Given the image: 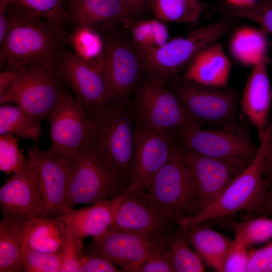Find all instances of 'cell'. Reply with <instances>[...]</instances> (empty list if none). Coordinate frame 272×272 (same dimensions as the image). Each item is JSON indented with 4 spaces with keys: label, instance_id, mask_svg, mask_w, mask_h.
<instances>
[{
    "label": "cell",
    "instance_id": "26",
    "mask_svg": "<svg viewBox=\"0 0 272 272\" xmlns=\"http://www.w3.org/2000/svg\"><path fill=\"white\" fill-rule=\"evenodd\" d=\"M28 221L15 215H3L0 224V272L24 271L22 255Z\"/></svg>",
    "mask_w": 272,
    "mask_h": 272
},
{
    "label": "cell",
    "instance_id": "14",
    "mask_svg": "<svg viewBox=\"0 0 272 272\" xmlns=\"http://www.w3.org/2000/svg\"><path fill=\"white\" fill-rule=\"evenodd\" d=\"M27 157L37 171L42 196L40 216L54 218L67 211V200L71 158L49 149L41 150L36 144L29 148Z\"/></svg>",
    "mask_w": 272,
    "mask_h": 272
},
{
    "label": "cell",
    "instance_id": "5",
    "mask_svg": "<svg viewBox=\"0 0 272 272\" xmlns=\"http://www.w3.org/2000/svg\"><path fill=\"white\" fill-rule=\"evenodd\" d=\"M131 181L91 149L71 158L67 211L122 194Z\"/></svg>",
    "mask_w": 272,
    "mask_h": 272
},
{
    "label": "cell",
    "instance_id": "36",
    "mask_svg": "<svg viewBox=\"0 0 272 272\" xmlns=\"http://www.w3.org/2000/svg\"><path fill=\"white\" fill-rule=\"evenodd\" d=\"M18 140L11 134L0 135V170L7 174L22 171L28 162L19 147Z\"/></svg>",
    "mask_w": 272,
    "mask_h": 272
},
{
    "label": "cell",
    "instance_id": "16",
    "mask_svg": "<svg viewBox=\"0 0 272 272\" xmlns=\"http://www.w3.org/2000/svg\"><path fill=\"white\" fill-rule=\"evenodd\" d=\"M146 191L131 182L122 194L112 199L114 213L111 229L160 236L169 222L149 201Z\"/></svg>",
    "mask_w": 272,
    "mask_h": 272
},
{
    "label": "cell",
    "instance_id": "24",
    "mask_svg": "<svg viewBox=\"0 0 272 272\" xmlns=\"http://www.w3.org/2000/svg\"><path fill=\"white\" fill-rule=\"evenodd\" d=\"M195 252L209 266L223 272L224 263L232 241L227 236L202 223L181 230Z\"/></svg>",
    "mask_w": 272,
    "mask_h": 272
},
{
    "label": "cell",
    "instance_id": "3",
    "mask_svg": "<svg viewBox=\"0 0 272 272\" xmlns=\"http://www.w3.org/2000/svg\"><path fill=\"white\" fill-rule=\"evenodd\" d=\"M90 113L94 130L89 149L131 181L137 122L130 99L114 101Z\"/></svg>",
    "mask_w": 272,
    "mask_h": 272
},
{
    "label": "cell",
    "instance_id": "46",
    "mask_svg": "<svg viewBox=\"0 0 272 272\" xmlns=\"http://www.w3.org/2000/svg\"><path fill=\"white\" fill-rule=\"evenodd\" d=\"M11 5L9 0H0V44L4 41L8 30V11Z\"/></svg>",
    "mask_w": 272,
    "mask_h": 272
},
{
    "label": "cell",
    "instance_id": "27",
    "mask_svg": "<svg viewBox=\"0 0 272 272\" xmlns=\"http://www.w3.org/2000/svg\"><path fill=\"white\" fill-rule=\"evenodd\" d=\"M267 34L261 27L239 28L230 41L232 55L241 64L253 66L267 55Z\"/></svg>",
    "mask_w": 272,
    "mask_h": 272
},
{
    "label": "cell",
    "instance_id": "34",
    "mask_svg": "<svg viewBox=\"0 0 272 272\" xmlns=\"http://www.w3.org/2000/svg\"><path fill=\"white\" fill-rule=\"evenodd\" d=\"M226 17L243 18L257 23L272 35V0L257 1L245 6L226 4L220 8Z\"/></svg>",
    "mask_w": 272,
    "mask_h": 272
},
{
    "label": "cell",
    "instance_id": "31",
    "mask_svg": "<svg viewBox=\"0 0 272 272\" xmlns=\"http://www.w3.org/2000/svg\"><path fill=\"white\" fill-rule=\"evenodd\" d=\"M261 215L233 224L235 236L230 249H248L272 240V218Z\"/></svg>",
    "mask_w": 272,
    "mask_h": 272
},
{
    "label": "cell",
    "instance_id": "45",
    "mask_svg": "<svg viewBox=\"0 0 272 272\" xmlns=\"http://www.w3.org/2000/svg\"><path fill=\"white\" fill-rule=\"evenodd\" d=\"M135 18L150 10L151 0H119Z\"/></svg>",
    "mask_w": 272,
    "mask_h": 272
},
{
    "label": "cell",
    "instance_id": "19",
    "mask_svg": "<svg viewBox=\"0 0 272 272\" xmlns=\"http://www.w3.org/2000/svg\"><path fill=\"white\" fill-rule=\"evenodd\" d=\"M21 171L13 174L0 189L2 214L15 215L27 221L40 216L42 208L38 175L32 161Z\"/></svg>",
    "mask_w": 272,
    "mask_h": 272
},
{
    "label": "cell",
    "instance_id": "37",
    "mask_svg": "<svg viewBox=\"0 0 272 272\" xmlns=\"http://www.w3.org/2000/svg\"><path fill=\"white\" fill-rule=\"evenodd\" d=\"M62 252L49 253L24 245L22 264L25 272H59Z\"/></svg>",
    "mask_w": 272,
    "mask_h": 272
},
{
    "label": "cell",
    "instance_id": "18",
    "mask_svg": "<svg viewBox=\"0 0 272 272\" xmlns=\"http://www.w3.org/2000/svg\"><path fill=\"white\" fill-rule=\"evenodd\" d=\"M181 147L196 185L195 202L190 216H192L198 214L213 202L244 169L228 162Z\"/></svg>",
    "mask_w": 272,
    "mask_h": 272
},
{
    "label": "cell",
    "instance_id": "30",
    "mask_svg": "<svg viewBox=\"0 0 272 272\" xmlns=\"http://www.w3.org/2000/svg\"><path fill=\"white\" fill-rule=\"evenodd\" d=\"M130 39L141 55L164 45L169 38L168 29L164 22L157 18L135 20L125 19Z\"/></svg>",
    "mask_w": 272,
    "mask_h": 272
},
{
    "label": "cell",
    "instance_id": "8",
    "mask_svg": "<svg viewBox=\"0 0 272 272\" xmlns=\"http://www.w3.org/2000/svg\"><path fill=\"white\" fill-rule=\"evenodd\" d=\"M233 23L226 17L200 27L184 37L168 40L161 47L142 55L145 72L171 81L184 71L192 60L202 49L218 42Z\"/></svg>",
    "mask_w": 272,
    "mask_h": 272
},
{
    "label": "cell",
    "instance_id": "48",
    "mask_svg": "<svg viewBox=\"0 0 272 272\" xmlns=\"http://www.w3.org/2000/svg\"><path fill=\"white\" fill-rule=\"evenodd\" d=\"M257 0H227V4L233 6H245L254 3Z\"/></svg>",
    "mask_w": 272,
    "mask_h": 272
},
{
    "label": "cell",
    "instance_id": "7",
    "mask_svg": "<svg viewBox=\"0 0 272 272\" xmlns=\"http://www.w3.org/2000/svg\"><path fill=\"white\" fill-rule=\"evenodd\" d=\"M166 86L196 123L222 128L238 122L239 90L205 86L181 76L166 82Z\"/></svg>",
    "mask_w": 272,
    "mask_h": 272
},
{
    "label": "cell",
    "instance_id": "28",
    "mask_svg": "<svg viewBox=\"0 0 272 272\" xmlns=\"http://www.w3.org/2000/svg\"><path fill=\"white\" fill-rule=\"evenodd\" d=\"M41 120L17 105L1 104L0 135L11 134L37 143L43 135Z\"/></svg>",
    "mask_w": 272,
    "mask_h": 272
},
{
    "label": "cell",
    "instance_id": "20",
    "mask_svg": "<svg viewBox=\"0 0 272 272\" xmlns=\"http://www.w3.org/2000/svg\"><path fill=\"white\" fill-rule=\"evenodd\" d=\"M267 55L253 66L240 98L242 110L261 139L269 120L272 89L267 72Z\"/></svg>",
    "mask_w": 272,
    "mask_h": 272
},
{
    "label": "cell",
    "instance_id": "35",
    "mask_svg": "<svg viewBox=\"0 0 272 272\" xmlns=\"http://www.w3.org/2000/svg\"><path fill=\"white\" fill-rule=\"evenodd\" d=\"M66 0H9L11 5L21 7L49 23L64 29Z\"/></svg>",
    "mask_w": 272,
    "mask_h": 272
},
{
    "label": "cell",
    "instance_id": "1",
    "mask_svg": "<svg viewBox=\"0 0 272 272\" xmlns=\"http://www.w3.org/2000/svg\"><path fill=\"white\" fill-rule=\"evenodd\" d=\"M67 35L64 29L21 7L10 5L7 32L0 44L1 65L19 70L37 63L53 71L66 48Z\"/></svg>",
    "mask_w": 272,
    "mask_h": 272
},
{
    "label": "cell",
    "instance_id": "29",
    "mask_svg": "<svg viewBox=\"0 0 272 272\" xmlns=\"http://www.w3.org/2000/svg\"><path fill=\"white\" fill-rule=\"evenodd\" d=\"M210 6L200 0H151L150 10L163 22L195 23Z\"/></svg>",
    "mask_w": 272,
    "mask_h": 272
},
{
    "label": "cell",
    "instance_id": "21",
    "mask_svg": "<svg viewBox=\"0 0 272 272\" xmlns=\"http://www.w3.org/2000/svg\"><path fill=\"white\" fill-rule=\"evenodd\" d=\"M66 23L104 31L127 18H135L119 0H67Z\"/></svg>",
    "mask_w": 272,
    "mask_h": 272
},
{
    "label": "cell",
    "instance_id": "17",
    "mask_svg": "<svg viewBox=\"0 0 272 272\" xmlns=\"http://www.w3.org/2000/svg\"><path fill=\"white\" fill-rule=\"evenodd\" d=\"M133 140L131 182L147 191L156 174L169 159L176 138L172 131L155 130L137 124Z\"/></svg>",
    "mask_w": 272,
    "mask_h": 272
},
{
    "label": "cell",
    "instance_id": "12",
    "mask_svg": "<svg viewBox=\"0 0 272 272\" xmlns=\"http://www.w3.org/2000/svg\"><path fill=\"white\" fill-rule=\"evenodd\" d=\"M57 79L52 71L37 63L29 64L18 70L14 87L0 98V103H14L40 119L48 121L62 91Z\"/></svg>",
    "mask_w": 272,
    "mask_h": 272
},
{
    "label": "cell",
    "instance_id": "6",
    "mask_svg": "<svg viewBox=\"0 0 272 272\" xmlns=\"http://www.w3.org/2000/svg\"><path fill=\"white\" fill-rule=\"evenodd\" d=\"M171 131L183 147L243 169L252 162L258 150L248 130L238 122L209 130L202 128L197 123H192Z\"/></svg>",
    "mask_w": 272,
    "mask_h": 272
},
{
    "label": "cell",
    "instance_id": "9",
    "mask_svg": "<svg viewBox=\"0 0 272 272\" xmlns=\"http://www.w3.org/2000/svg\"><path fill=\"white\" fill-rule=\"evenodd\" d=\"M137 124L159 130L171 131L196 123L167 89L166 81L145 73L130 99Z\"/></svg>",
    "mask_w": 272,
    "mask_h": 272
},
{
    "label": "cell",
    "instance_id": "13",
    "mask_svg": "<svg viewBox=\"0 0 272 272\" xmlns=\"http://www.w3.org/2000/svg\"><path fill=\"white\" fill-rule=\"evenodd\" d=\"M103 60L87 61L65 48L53 71L71 88L75 98L89 112L114 102L103 76Z\"/></svg>",
    "mask_w": 272,
    "mask_h": 272
},
{
    "label": "cell",
    "instance_id": "44",
    "mask_svg": "<svg viewBox=\"0 0 272 272\" xmlns=\"http://www.w3.org/2000/svg\"><path fill=\"white\" fill-rule=\"evenodd\" d=\"M18 75V70L8 68L0 74V98L7 95L12 89Z\"/></svg>",
    "mask_w": 272,
    "mask_h": 272
},
{
    "label": "cell",
    "instance_id": "23",
    "mask_svg": "<svg viewBox=\"0 0 272 272\" xmlns=\"http://www.w3.org/2000/svg\"><path fill=\"white\" fill-rule=\"evenodd\" d=\"M114 213L111 199L80 209L69 210L61 217L67 227L82 239L88 236L93 238L111 229Z\"/></svg>",
    "mask_w": 272,
    "mask_h": 272
},
{
    "label": "cell",
    "instance_id": "4",
    "mask_svg": "<svg viewBox=\"0 0 272 272\" xmlns=\"http://www.w3.org/2000/svg\"><path fill=\"white\" fill-rule=\"evenodd\" d=\"M196 192L193 173L176 139L169 159L154 177L146 195L170 223L191 215Z\"/></svg>",
    "mask_w": 272,
    "mask_h": 272
},
{
    "label": "cell",
    "instance_id": "40",
    "mask_svg": "<svg viewBox=\"0 0 272 272\" xmlns=\"http://www.w3.org/2000/svg\"><path fill=\"white\" fill-rule=\"evenodd\" d=\"M247 272H272V240L250 251Z\"/></svg>",
    "mask_w": 272,
    "mask_h": 272
},
{
    "label": "cell",
    "instance_id": "25",
    "mask_svg": "<svg viewBox=\"0 0 272 272\" xmlns=\"http://www.w3.org/2000/svg\"><path fill=\"white\" fill-rule=\"evenodd\" d=\"M67 232L61 216L36 217L26 224L24 245L43 252L59 253L63 249Z\"/></svg>",
    "mask_w": 272,
    "mask_h": 272
},
{
    "label": "cell",
    "instance_id": "22",
    "mask_svg": "<svg viewBox=\"0 0 272 272\" xmlns=\"http://www.w3.org/2000/svg\"><path fill=\"white\" fill-rule=\"evenodd\" d=\"M231 65L222 44L217 42L200 51L181 77L205 86L227 88Z\"/></svg>",
    "mask_w": 272,
    "mask_h": 272
},
{
    "label": "cell",
    "instance_id": "15",
    "mask_svg": "<svg viewBox=\"0 0 272 272\" xmlns=\"http://www.w3.org/2000/svg\"><path fill=\"white\" fill-rule=\"evenodd\" d=\"M162 238L161 235L111 229L93 238L86 250L108 259L122 271L138 272Z\"/></svg>",
    "mask_w": 272,
    "mask_h": 272
},
{
    "label": "cell",
    "instance_id": "11",
    "mask_svg": "<svg viewBox=\"0 0 272 272\" xmlns=\"http://www.w3.org/2000/svg\"><path fill=\"white\" fill-rule=\"evenodd\" d=\"M112 28L101 31L104 41L103 74L115 101L129 98L146 72L143 57L131 39Z\"/></svg>",
    "mask_w": 272,
    "mask_h": 272
},
{
    "label": "cell",
    "instance_id": "41",
    "mask_svg": "<svg viewBox=\"0 0 272 272\" xmlns=\"http://www.w3.org/2000/svg\"><path fill=\"white\" fill-rule=\"evenodd\" d=\"M116 265L101 255L86 250L84 251L78 272L120 271Z\"/></svg>",
    "mask_w": 272,
    "mask_h": 272
},
{
    "label": "cell",
    "instance_id": "42",
    "mask_svg": "<svg viewBox=\"0 0 272 272\" xmlns=\"http://www.w3.org/2000/svg\"><path fill=\"white\" fill-rule=\"evenodd\" d=\"M249 252L247 249H230L224 263L223 272H247Z\"/></svg>",
    "mask_w": 272,
    "mask_h": 272
},
{
    "label": "cell",
    "instance_id": "33",
    "mask_svg": "<svg viewBox=\"0 0 272 272\" xmlns=\"http://www.w3.org/2000/svg\"><path fill=\"white\" fill-rule=\"evenodd\" d=\"M189 245L181 232L166 239V247L174 271H204L202 260Z\"/></svg>",
    "mask_w": 272,
    "mask_h": 272
},
{
    "label": "cell",
    "instance_id": "39",
    "mask_svg": "<svg viewBox=\"0 0 272 272\" xmlns=\"http://www.w3.org/2000/svg\"><path fill=\"white\" fill-rule=\"evenodd\" d=\"M174 271L166 247V239L162 238L140 266L138 272Z\"/></svg>",
    "mask_w": 272,
    "mask_h": 272
},
{
    "label": "cell",
    "instance_id": "38",
    "mask_svg": "<svg viewBox=\"0 0 272 272\" xmlns=\"http://www.w3.org/2000/svg\"><path fill=\"white\" fill-rule=\"evenodd\" d=\"M67 228V236L61 252L59 272H78L84 253L83 239L71 228Z\"/></svg>",
    "mask_w": 272,
    "mask_h": 272
},
{
    "label": "cell",
    "instance_id": "32",
    "mask_svg": "<svg viewBox=\"0 0 272 272\" xmlns=\"http://www.w3.org/2000/svg\"><path fill=\"white\" fill-rule=\"evenodd\" d=\"M67 43L74 53L85 60L95 61L104 59L103 36L95 28L83 26L72 28L67 35Z\"/></svg>",
    "mask_w": 272,
    "mask_h": 272
},
{
    "label": "cell",
    "instance_id": "2",
    "mask_svg": "<svg viewBox=\"0 0 272 272\" xmlns=\"http://www.w3.org/2000/svg\"><path fill=\"white\" fill-rule=\"evenodd\" d=\"M252 162L240 172L219 196L196 215L180 218L181 230L208 220L222 218L240 212L263 215L270 182L264 175V145L260 140Z\"/></svg>",
    "mask_w": 272,
    "mask_h": 272
},
{
    "label": "cell",
    "instance_id": "47",
    "mask_svg": "<svg viewBox=\"0 0 272 272\" xmlns=\"http://www.w3.org/2000/svg\"><path fill=\"white\" fill-rule=\"evenodd\" d=\"M263 215L272 216V184L267 193Z\"/></svg>",
    "mask_w": 272,
    "mask_h": 272
},
{
    "label": "cell",
    "instance_id": "10",
    "mask_svg": "<svg viewBox=\"0 0 272 272\" xmlns=\"http://www.w3.org/2000/svg\"><path fill=\"white\" fill-rule=\"evenodd\" d=\"M48 121L52 151L73 158L90 147L94 130L90 113L70 93L62 90Z\"/></svg>",
    "mask_w": 272,
    "mask_h": 272
},
{
    "label": "cell",
    "instance_id": "43",
    "mask_svg": "<svg viewBox=\"0 0 272 272\" xmlns=\"http://www.w3.org/2000/svg\"><path fill=\"white\" fill-rule=\"evenodd\" d=\"M262 140L264 145V175L272 184V120H269L266 126Z\"/></svg>",
    "mask_w": 272,
    "mask_h": 272
}]
</instances>
